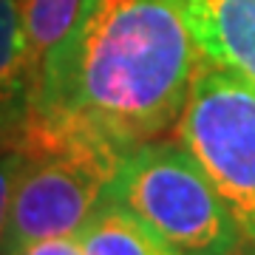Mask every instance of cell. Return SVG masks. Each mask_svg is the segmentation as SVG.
I'll return each instance as SVG.
<instances>
[{
	"mask_svg": "<svg viewBox=\"0 0 255 255\" xmlns=\"http://www.w3.org/2000/svg\"><path fill=\"white\" fill-rule=\"evenodd\" d=\"M26 97V37H23L17 0H0V108L23 119Z\"/></svg>",
	"mask_w": 255,
	"mask_h": 255,
	"instance_id": "obj_8",
	"label": "cell"
},
{
	"mask_svg": "<svg viewBox=\"0 0 255 255\" xmlns=\"http://www.w3.org/2000/svg\"><path fill=\"white\" fill-rule=\"evenodd\" d=\"M85 255H182L156 230L114 201H105L77 233Z\"/></svg>",
	"mask_w": 255,
	"mask_h": 255,
	"instance_id": "obj_6",
	"label": "cell"
},
{
	"mask_svg": "<svg viewBox=\"0 0 255 255\" xmlns=\"http://www.w3.org/2000/svg\"><path fill=\"white\" fill-rule=\"evenodd\" d=\"M20 164H23V147H20L17 130L0 133V255H3V244H6L11 190H14V182H17Z\"/></svg>",
	"mask_w": 255,
	"mask_h": 255,
	"instance_id": "obj_9",
	"label": "cell"
},
{
	"mask_svg": "<svg viewBox=\"0 0 255 255\" xmlns=\"http://www.w3.org/2000/svg\"><path fill=\"white\" fill-rule=\"evenodd\" d=\"M176 130L255 250V85L201 60Z\"/></svg>",
	"mask_w": 255,
	"mask_h": 255,
	"instance_id": "obj_4",
	"label": "cell"
},
{
	"mask_svg": "<svg viewBox=\"0 0 255 255\" xmlns=\"http://www.w3.org/2000/svg\"><path fill=\"white\" fill-rule=\"evenodd\" d=\"M9 255H85L77 236H60V238H40L31 244L17 247Z\"/></svg>",
	"mask_w": 255,
	"mask_h": 255,
	"instance_id": "obj_10",
	"label": "cell"
},
{
	"mask_svg": "<svg viewBox=\"0 0 255 255\" xmlns=\"http://www.w3.org/2000/svg\"><path fill=\"white\" fill-rule=\"evenodd\" d=\"M23 147L11 190L3 255L40 238L77 236L108 201L125 150L100 136L43 125H17Z\"/></svg>",
	"mask_w": 255,
	"mask_h": 255,
	"instance_id": "obj_2",
	"label": "cell"
},
{
	"mask_svg": "<svg viewBox=\"0 0 255 255\" xmlns=\"http://www.w3.org/2000/svg\"><path fill=\"white\" fill-rule=\"evenodd\" d=\"M204 60L255 85V0H179Z\"/></svg>",
	"mask_w": 255,
	"mask_h": 255,
	"instance_id": "obj_5",
	"label": "cell"
},
{
	"mask_svg": "<svg viewBox=\"0 0 255 255\" xmlns=\"http://www.w3.org/2000/svg\"><path fill=\"white\" fill-rule=\"evenodd\" d=\"M108 201L142 219L182 255H238L244 247L230 207L182 142L150 139L130 147Z\"/></svg>",
	"mask_w": 255,
	"mask_h": 255,
	"instance_id": "obj_3",
	"label": "cell"
},
{
	"mask_svg": "<svg viewBox=\"0 0 255 255\" xmlns=\"http://www.w3.org/2000/svg\"><path fill=\"white\" fill-rule=\"evenodd\" d=\"M201 60L179 0H85L20 122L91 133L128 153L176 128Z\"/></svg>",
	"mask_w": 255,
	"mask_h": 255,
	"instance_id": "obj_1",
	"label": "cell"
},
{
	"mask_svg": "<svg viewBox=\"0 0 255 255\" xmlns=\"http://www.w3.org/2000/svg\"><path fill=\"white\" fill-rule=\"evenodd\" d=\"M85 0H17L23 37H26L28 91L40 77L43 65L54 54L80 17Z\"/></svg>",
	"mask_w": 255,
	"mask_h": 255,
	"instance_id": "obj_7",
	"label": "cell"
}]
</instances>
